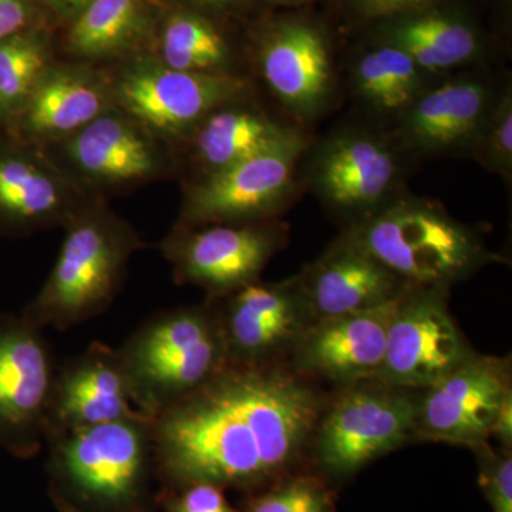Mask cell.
Segmentation results:
<instances>
[{"label": "cell", "mask_w": 512, "mask_h": 512, "mask_svg": "<svg viewBox=\"0 0 512 512\" xmlns=\"http://www.w3.org/2000/svg\"><path fill=\"white\" fill-rule=\"evenodd\" d=\"M328 394L288 363L227 365L151 420L156 463L177 487H258L311 450Z\"/></svg>", "instance_id": "cell-1"}, {"label": "cell", "mask_w": 512, "mask_h": 512, "mask_svg": "<svg viewBox=\"0 0 512 512\" xmlns=\"http://www.w3.org/2000/svg\"><path fill=\"white\" fill-rule=\"evenodd\" d=\"M340 235L413 286L451 288L501 261L480 229L409 191Z\"/></svg>", "instance_id": "cell-2"}, {"label": "cell", "mask_w": 512, "mask_h": 512, "mask_svg": "<svg viewBox=\"0 0 512 512\" xmlns=\"http://www.w3.org/2000/svg\"><path fill=\"white\" fill-rule=\"evenodd\" d=\"M63 227L56 264L23 316L40 329L66 330L106 312L143 247L137 232L100 202H87Z\"/></svg>", "instance_id": "cell-3"}, {"label": "cell", "mask_w": 512, "mask_h": 512, "mask_svg": "<svg viewBox=\"0 0 512 512\" xmlns=\"http://www.w3.org/2000/svg\"><path fill=\"white\" fill-rule=\"evenodd\" d=\"M117 353L134 406L150 420L228 365L217 316L208 301L158 313Z\"/></svg>", "instance_id": "cell-4"}, {"label": "cell", "mask_w": 512, "mask_h": 512, "mask_svg": "<svg viewBox=\"0 0 512 512\" xmlns=\"http://www.w3.org/2000/svg\"><path fill=\"white\" fill-rule=\"evenodd\" d=\"M409 157L394 134L383 128L345 124L315 146L309 144L301 161L302 178L345 229L377 214L407 191Z\"/></svg>", "instance_id": "cell-5"}, {"label": "cell", "mask_w": 512, "mask_h": 512, "mask_svg": "<svg viewBox=\"0 0 512 512\" xmlns=\"http://www.w3.org/2000/svg\"><path fill=\"white\" fill-rule=\"evenodd\" d=\"M57 485L80 507L133 512L144 497L154 453L151 420L144 414L70 431L47 441Z\"/></svg>", "instance_id": "cell-6"}, {"label": "cell", "mask_w": 512, "mask_h": 512, "mask_svg": "<svg viewBox=\"0 0 512 512\" xmlns=\"http://www.w3.org/2000/svg\"><path fill=\"white\" fill-rule=\"evenodd\" d=\"M420 392L372 379L328 394L309 450L319 467L333 477L352 476L414 440Z\"/></svg>", "instance_id": "cell-7"}, {"label": "cell", "mask_w": 512, "mask_h": 512, "mask_svg": "<svg viewBox=\"0 0 512 512\" xmlns=\"http://www.w3.org/2000/svg\"><path fill=\"white\" fill-rule=\"evenodd\" d=\"M309 144L298 127L276 146L202 175L184 192L178 224L200 227L276 220L298 195L301 161Z\"/></svg>", "instance_id": "cell-8"}, {"label": "cell", "mask_w": 512, "mask_h": 512, "mask_svg": "<svg viewBox=\"0 0 512 512\" xmlns=\"http://www.w3.org/2000/svg\"><path fill=\"white\" fill-rule=\"evenodd\" d=\"M111 100L165 141H188L202 121L224 104L252 97L238 74L180 72L158 59L128 64L110 83Z\"/></svg>", "instance_id": "cell-9"}, {"label": "cell", "mask_w": 512, "mask_h": 512, "mask_svg": "<svg viewBox=\"0 0 512 512\" xmlns=\"http://www.w3.org/2000/svg\"><path fill=\"white\" fill-rule=\"evenodd\" d=\"M289 225L276 220L248 224L175 225L161 242L178 284L198 286L220 299L261 281L262 271L288 245Z\"/></svg>", "instance_id": "cell-10"}, {"label": "cell", "mask_w": 512, "mask_h": 512, "mask_svg": "<svg viewBox=\"0 0 512 512\" xmlns=\"http://www.w3.org/2000/svg\"><path fill=\"white\" fill-rule=\"evenodd\" d=\"M450 288L410 285L397 301L377 382L423 390L476 353L450 311Z\"/></svg>", "instance_id": "cell-11"}, {"label": "cell", "mask_w": 512, "mask_h": 512, "mask_svg": "<svg viewBox=\"0 0 512 512\" xmlns=\"http://www.w3.org/2000/svg\"><path fill=\"white\" fill-rule=\"evenodd\" d=\"M220 326L228 365L286 363L315 322L298 275L258 281L220 299H207Z\"/></svg>", "instance_id": "cell-12"}, {"label": "cell", "mask_w": 512, "mask_h": 512, "mask_svg": "<svg viewBox=\"0 0 512 512\" xmlns=\"http://www.w3.org/2000/svg\"><path fill=\"white\" fill-rule=\"evenodd\" d=\"M511 357L474 353L421 390L414 440L484 446L504 397L512 390Z\"/></svg>", "instance_id": "cell-13"}, {"label": "cell", "mask_w": 512, "mask_h": 512, "mask_svg": "<svg viewBox=\"0 0 512 512\" xmlns=\"http://www.w3.org/2000/svg\"><path fill=\"white\" fill-rule=\"evenodd\" d=\"M503 84L484 74H460L430 84L393 134L410 157H470Z\"/></svg>", "instance_id": "cell-14"}, {"label": "cell", "mask_w": 512, "mask_h": 512, "mask_svg": "<svg viewBox=\"0 0 512 512\" xmlns=\"http://www.w3.org/2000/svg\"><path fill=\"white\" fill-rule=\"evenodd\" d=\"M258 69L272 96L301 124L319 119L336 96L328 36L311 20L274 23L259 40Z\"/></svg>", "instance_id": "cell-15"}, {"label": "cell", "mask_w": 512, "mask_h": 512, "mask_svg": "<svg viewBox=\"0 0 512 512\" xmlns=\"http://www.w3.org/2000/svg\"><path fill=\"white\" fill-rule=\"evenodd\" d=\"M42 330L26 318L0 323V439L23 454L46 440L57 370Z\"/></svg>", "instance_id": "cell-16"}, {"label": "cell", "mask_w": 512, "mask_h": 512, "mask_svg": "<svg viewBox=\"0 0 512 512\" xmlns=\"http://www.w3.org/2000/svg\"><path fill=\"white\" fill-rule=\"evenodd\" d=\"M399 299L369 311L315 320L286 363L306 379L332 383L336 389L375 379Z\"/></svg>", "instance_id": "cell-17"}, {"label": "cell", "mask_w": 512, "mask_h": 512, "mask_svg": "<svg viewBox=\"0 0 512 512\" xmlns=\"http://www.w3.org/2000/svg\"><path fill=\"white\" fill-rule=\"evenodd\" d=\"M137 414L143 413L131 399L119 353L94 342L56 370L47 409L46 443L70 431Z\"/></svg>", "instance_id": "cell-18"}, {"label": "cell", "mask_w": 512, "mask_h": 512, "mask_svg": "<svg viewBox=\"0 0 512 512\" xmlns=\"http://www.w3.org/2000/svg\"><path fill=\"white\" fill-rule=\"evenodd\" d=\"M161 141L163 138L113 106L60 144L67 163L86 183L121 188L163 173Z\"/></svg>", "instance_id": "cell-19"}, {"label": "cell", "mask_w": 512, "mask_h": 512, "mask_svg": "<svg viewBox=\"0 0 512 512\" xmlns=\"http://www.w3.org/2000/svg\"><path fill=\"white\" fill-rule=\"evenodd\" d=\"M296 275L315 320L379 308L410 286L342 235Z\"/></svg>", "instance_id": "cell-20"}, {"label": "cell", "mask_w": 512, "mask_h": 512, "mask_svg": "<svg viewBox=\"0 0 512 512\" xmlns=\"http://www.w3.org/2000/svg\"><path fill=\"white\" fill-rule=\"evenodd\" d=\"M375 42L402 50L434 79L476 64L485 55L477 23L446 2L376 22Z\"/></svg>", "instance_id": "cell-21"}, {"label": "cell", "mask_w": 512, "mask_h": 512, "mask_svg": "<svg viewBox=\"0 0 512 512\" xmlns=\"http://www.w3.org/2000/svg\"><path fill=\"white\" fill-rule=\"evenodd\" d=\"M110 107V83L103 77L50 64L19 113L20 126L33 141L62 143Z\"/></svg>", "instance_id": "cell-22"}, {"label": "cell", "mask_w": 512, "mask_h": 512, "mask_svg": "<svg viewBox=\"0 0 512 512\" xmlns=\"http://www.w3.org/2000/svg\"><path fill=\"white\" fill-rule=\"evenodd\" d=\"M72 181L37 154L0 156V217L19 228L66 224L87 202Z\"/></svg>", "instance_id": "cell-23"}, {"label": "cell", "mask_w": 512, "mask_h": 512, "mask_svg": "<svg viewBox=\"0 0 512 512\" xmlns=\"http://www.w3.org/2000/svg\"><path fill=\"white\" fill-rule=\"evenodd\" d=\"M298 127L301 126L276 119L247 97L208 114L188 143L202 168V177L276 146Z\"/></svg>", "instance_id": "cell-24"}, {"label": "cell", "mask_w": 512, "mask_h": 512, "mask_svg": "<svg viewBox=\"0 0 512 512\" xmlns=\"http://www.w3.org/2000/svg\"><path fill=\"white\" fill-rule=\"evenodd\" d=\"M436 80L402 50L380 42L353 59L349 74L356 99L377 119L393 123Z\"/></svg>", "instance_id": "cell-25"}, {"label": "cell", "mask_w": 512, "mask_h": 512, "mask_svg": "<svg viewBox=\"0 0 512 512\" xmlns=\"http://www.w3.org/2000/svg\"><path fill=\"white\" fill-rule=\"evenodd\" d=\"M147 29L144 0H92L70 30L69 46L83 59L123 55Z\"/></svg>", "instance_id": "cell-26"}, {"label": "cell", "mask_w": 512, "mask_h": 512, "mask_svg": "<svg viewBox=\"0 0 512 512\" xmlns=\"http://www.w3.org/2000/svg\"><path fill=\"white\" fill-rule=\"evenodd\" d=\"M158 60L180 72L235 74L227 39L211 20L198 13L178 12L167 20Z\"/></svg>", "instance_id": "cell-27"}, {"label": "cell", "mask_w": 512, "mask_h": 512, "mask_svg": "<svg viewBox=\"0 0 512 512\" xmlns=\"http://www.w3.org/2000/svg\"><path fill=\"white\" fill-rule=\"evenodd\" d=\"M49 66V53L35 36L19 33L0 42V119L19 116Z\"/></svg>", "instance_id": "cell-28"}, {"label": "cell", "mask_w": 512, "mask_h": 512, "mask_svg": "<svg viewBox=\"0 0 512 512\" xmlns=\"http://www.w3.org/2000/svg\"><path fill=\"white\" fill-rule=\"evenodd\" d=\"M473 160L497 174L505 184L512 181V86L503 83L490 116L474 148Z\"/></svg>", "instance_id": "cell-29"}, {"label": "cell", "mask_w": 512, "mask_h": 512, "mask_svg": "<svg viewBox=\"0 0 512 512\" xmlns=\"http://www.w3.org/2000/svg\"><path fill=\"white\" fill-rule=\"evenodd\" d=\"M247 512H333V501L322 481L301 474L252 498Z\"/></svg>", "instance_id": "cell-30"}, {"label": "cell", "mask_w": 512, "mask_h": 512, "mask_svg": "<svg viewBox=\"0 0 512 512\" xmlns=\"http://www.w3.org/2000/svg\"><path fill=\"white\" fill-rule=\"evenodd\" d=\"M481 458V483L494 512H512V456L511 450L500 453L484 444L476 448Z\"/></svg>", "instance_id": "cell-31"}, {"label": "cell", "mask_w": 512, "mask_h": 512, "mask_svg": "<svg viewBox=\"0 0 512 512\" xmlns=\"http://www.w3.org/2000/svg\"><path fill=\"white\" fill-rule=\"evenodd\" d=\"M181 490V494L168 503V512H237L218 485L194 483L184 485Z\"/></svg>", "instance_id": "cell-32"}, {"label": "cell", "mask_w": 512, "mask_h": 512, "mask_svg": "<svg viewBox=\"0 0 512 512\" xmlns=\"http://www.w3.org/2000/svg\"><path fill=\"white\" fill-rule=\"evenodd\" d=\"M443 2L446 0H348V5L357 18L376 23Z\"/></svg>", "instance_id": "cell-33"}, {"label": "cell", "mask_w": 512, "mask_h": 512, "mask_svg": "<svg viewBox=\"0 0 512 512\" xmlns=\"http://www.w3.org/2000/svg\"><path fill=\"white\" fill-rule=\"evenodd\" d=\"M28 20L25 0H0V42L19 35Z\"/></svg>", "instance_id": "cell-34"}, {"label": "cell", "mask_w": 512, "mask_h": 512, "mask_svg": "<svg viewBox=\"0 0 512 512\" xmlns=\"http://www.w3.org/2000/svg\"><path fill=\"white\" fill-rule=\"evenodd\" d=\"M491 437L501 444V448L512 447V390L504 397L497 416H495Z\"/></svg>", "instance_id": "cell-35"}, {"label": "cell", "mask_w": 512, "mask_h": 512, "mask_svg": "<svg viewBox=\"0 0 512 512\" xmlns=\"http://www.w3.org/2000/svg\"><path fill=\"white\" fill-rule=\"evenodd\" d=\"M188 2L195 3V5L205 6V8L221 9L229 5L232 0H188Z\"/></svg>", "instance_id": "cell-36"}, {"label": "cell", "mask_w": 512, "mask_h": 512, "mask_svg": "<svg viewBox=\"0 0 512 512\" xmlns=\"http://www.w3.org/2000/svg\"><path fill=\"white\" fill-rule=\"evenodd\" d=\"M62 2L67 6V9L80 13L92 0H62Z\"/></svg>", "instance_id": "cell-37"}, {"label": "cell", "mask_w": 512, "mask_h": 512, "mask_svg": "<svg viewBox=\"0 0 512 512\" xmlns=\"http://www.w3.org/2000/svg\"><path fill=\"white\" fill-rule=\"evenodd\" d=\"M274 3H285V5H295V3L308 2V0H269Z\"/></svg>", "instance_id": "cell-38"}]
</instances>
